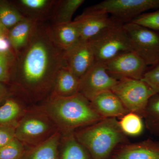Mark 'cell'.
<instances>
[{
  "label": "cell",
  "instance_id": "cell-1",
  "mask_svg": "<svg viewBox=\"0 0 159 159\" xmlns=\"http://www.w3.org/2000/svg\"><path fill=\"white\" fill-rule=\"evenodd\" d=\"M64 54L51 36L49 24L39 23L30 42L16 54L11 80L22 99L37 105L50 97L57 73L64 66Z\"/></svg>",
  "mask_w": 159,
  "mask_h": 159
},
{
  "label": "cell",
  "instance_id": "cell-2",
  "mask_svg": "<svg viewBox=\"0 0 159 159\" xmlns=\"http://www.w3.org/2000/svg\"><path fill=\"white\" fill-rule=\"evenodd\" d=\"M37 106L62 134L74 133L104 119L94 109L90 101L80 93L68 97H50Z\"/></svg>",
  "mask_w": 159,
  "mask_h": 159
},
{
  "label": "cell",
  "instance_id": "cell-3",
  "mask_svg": "<svg viewBox=\"0 0 159 159\" xmlns=\"http://www.w3.org/2000/svg\"><path fill=\"white\" fill-rule=\"evenodd\" d=\"M74 134L93 159H108L118 146L128 142L115 118H104L77 129Z\"/></svg>",
  "mask_w": 159,
  "mask_h": 159
},
{
  "label": "cell",
  "instance_id": "cell-4",
  "mask_svg": "<svg viewBox=\"0 0 159 159\" xmlns=\"http://www.w3.org/2000/svg\"><path fill=\"white\" fill-rule=\"evenodd\" d=\"M58 131L50 117L37 105H32L16 125V138L29 148L45 142Z\"/></svg>",
  "mask_w": 159,
  "mask_h": 159
},
{
  "label": "cell",
  "instance_id": "cell-5",
  "mask_svg": "<svg viewBox=\"0 0 159 159\" xmlns=\"http://www.w3.org/2000/svg\"><path fill=\"white\" fill-rule=\"evenodd\" d=\"M124 25L119 22L89 41L96 62L106 63L119 55L133 51Z\"/></svg>",
  "mask_w": 159,
  "mask_h": 159
},
{
  "label": "cell",
  "instance_id": "cell-6",
  "mask_svg": "<svg viewBox=\"0 0 159 159\" xmlns=\"http://www.w3.org/2000/svg\"><path fill=\"white\" fill-rule=\"evenodd\" d=\"M129 112L142 117L149 99L155 94L153 90L142 80L123 78L111 89Z\"/></svg>",
  "mask_w": 159,
  "mask_h": 159
},
{
  "label": "cell",
  "instance_id": "cell-7",
  "mask_svg": "<svg viewBox=\"0 0 159 159\" xmlns=\"http://www.w3.org/2000/svg\"><path fill=\"white\" fill-rule=\"evenodd\" d=\"M133 51L145 61L153 66L159 62V33L132 22L124 24Z\"/></svg>",
  "mask_w": 159,
  "mask_h": 159
},
{
  "label": "cell",
  "instance_id": "cell-8",
  "mask_svg": "<svg viewBox=\"0 0 159 159\" xmlns=\"http://www.w3.org/2000/svg\"><path fill=\"white\" fill-rule=\"evenodd\" d=\"M88 8L111 14L125 24L147 10L159 9V0H105Z\"/></svg>",
  "mask_w": 159,
  "mask_h": 159
},
{
  "label": "cell",
  "instance_id": "cell-9",
  "mask_svg": "<svg viewBox=\"0 0 159 159\" xmlns=\"http://www.w3.org/2000/svg\"><path fill=\"white\" fill-rule=\"evenodd\" d=\"M118 81L107 73L105 63L96 62L80 80L79 93L90 101L100 93L111 90Z\"/></svg>",
  "mask_w": 159,
  "mask_h": 159
},
{
  "label": "cell",
  "instance_id": "cell-10",
  "mask_svg": "<svg viewBox=\"0 0 159 159\" xmlns=\"http://www.w3.org/2000/svg\"><path fill=\"white\" fill-rule=\"evenodd\" d=\"M107 71L119 80L123 78L142 80L148 66L134 51L119 55L106 63Z\"/></svg>",
  "mask_w": 159,
  "mask_h": 159
},
{
  "label": "cell",
  "instance_id": "cell-11",
  "mask_svg": "<svg viewBox=\"0 0 159 159\" xmlns=\"http://www.w3.org/2000/svg\"><path fill=\"white\" fill-rule=\"evenodd\" d=\"M74 21L78 25L81 39L86 41L91 40L119 22L104 11L92 10L89 8Z\"/></svg>",
  "mask_w": 159,
  "mask_h": 159
},
{
  "label": "cell",
  "instance_id": "cell-12",
  "mask_svg": "<svg viewBox=\"0 0 159 159\" xmlns=\"http://www.w3.org/2000/svg\"><path fill=\"white\" fill-rule=\"evenodd\" d=\"M64 62L65 66L80 80L96 62L90 42L80 39L75 45L64 51Z\"/></svg>",
  "mask_w": 159,
  "mask_h": 159
},
{
  "label": "cell",
  "instance_id": "cell-13",
  "mask_svg": "<svg viewBox=\"0 0 159 159\" xmlns=\"http://www.w3.org/2000/svg\"><path fill=\"white\" fill-rule=\"evenodd\" d=\"M111 159H159V142L148 139L119 146Z\"/></svg>",
  "mask_w": 159,
  "mask_h": 159
},
{
  "label": "cell",
  "instance_id": "cell-14",
  "mask_svg": "<svg viewBox=\"0 0 159 159\" xmlns=\"http://www.w3.org/2000/svg\"><path fill=\"white\" fill-rule=\"evenodd\" d=\"M90 102L94 109L103 118H121L129 112L111 90L100 93Z\"/></svg>",
  "mask_w": 159,
  "mask_h": 159
},
{
  "label": "cell",
  "instance_id": "cell-15",
  "mask_svg": "<svg viewBox=\"0 0 159 159\" xmlns=\"http://www.w3.org/2000/svg\"><path fill=\"white\" fill-rule=\"evenodd\" d=\"M55 0H19L15 6L24 17L38 23L49 20Z\"/></svg>",
  "mask_w": 159,
  "mask_h": 159
},
{
  "label": "cell",
  "instance_id": "cell-16",
  "mask_svg": "<svg viewBox=\"0 0 159 159\" xmlns=\"http://www.w3.org/2000/svg\"><path fill=\"white\" fill-rule=\"evenodd\" d=\"M39 23L25 19L9 29L8 39L15 54L20 52L30 42Z\"/></svg>",
  "mask_w": 159,
  "mask_h": 159
},
{
  "label": "cell",
  "instance_id": "cell-17",
  "mask_svg": "<svg viewBox=\"0 0 159 159\" xmlns=\"http://www.w3.org/2000/svg\"><path fill=\"white\" fill-rule=\"evenodd\" d=\"M49 25L54 42L64 51H67L81 39L78 25L75 21L66 24Z\"/></svg>",
  "mask_w": 159,
  "mask_h": 159
},
{
  "label": "cell",
  "instance_id": "cell-18",
  "mask_svg": "<svg viewBox=\"0 0 159 159\" xmlns=\"http://www.w3.org/2000/svg\"><path fill=\"white\" fill-rule=\"evenodd\" d=\"M79 86L80 79L63 66L57 73L50 97H72L79 93Z\"/></svg>",
  "mask_w": 159,
  "mask_h": 159
},
{
  "label": "cell",
  "instance_id": "cell-19",
  "mask_svg": "<svg viewBox=\"0 0 159 159\" xmlns=\"http://www.w3.org/2000/svg\"><path fill=\"white\" fill-rule=\"evenodd\" d=\"M61 134L58 147L59 159H93L74 133Z\"/></svg>",
  "mask_w": 159,
  "mask_h": 159
},
{
  "label": "cell",
  "instance_id": "cell-20",
  "mask_svg": "<svg viewBox=\"0 0 159 159\" xmlns=\"http://www.w3.org/2000/svg\"><path fill=\"white\" fill-rule=\"evenodd\" d=\"M61 134L57 132L41 144L29 147L20 159H59L58 147Z\"/></svg>",
  "mask_w": 159,
  "mask_h": 159
},
{
  "label": "cell",
  "instance_id": "cell-21",
  "mask_svg": "<svg viewBox=\"0 0 159 159\" xmlns=\"http://www.w3.org/2000/svg\"><path fill=\"white\" fill-rule=\"evenodd\" d=\"M27 102L7 98L0 106V125H17L29 107Z\"/></svg>",
  "mask_w": 159,
  "mask_h": 159
},
{
  "label": "cell",
  "instance_id": "cell-22",
  "mask_svg": "<svg viewBox=\"0 0 159 159\" xmlns=\"http://www.w3.org/2000/svg\"><path fill=\"white\" fill-rule=\"evenodd\" d=\"M84 2V0H55L49 18L50 24L71 22L73 15Z\"/></svg>",
  "mask_w": 159,
  "mask_h": 159
},
{
  "label": "cell",
  "instance_id": "cell-23",
  "mask_svg": "<svg viewBox=\"0 0 159 159\" xmlns=\"http://www.w3.org/2000/svg\"><path fill=\"white\" fill-rule=\"evenodd\" d=\"M142 118L146 128L152 134L159 136V93L149 99Z\"/></svg>",
  "mask_w": 159,
  "mask_h": 159
},
{
  "label": "cell",
  "instance_id": "cell-24",
  "mask_svg": "<svg viewBox=\"0 0 159 159\" xmlns=\"http://www.w3.org/2000/svg\"><path fill=\"white\" fill-rule=\"evenodd\" d=\"M25 19L13 3L0 0V21L8 30Z\"/></svg>",
  "mask_w": 159,
  "mask_h": 159
},
{
  "label": "cell",
  "instance_id": "cell-25",
  "mask_svg": "<svg viewBox=\"0 0 159 159\" xmlns=\"http://www.w3.org/2000/svg\"><path fill=\"white\" fill-rule=\"evenodd\" d=\"M120 128L126 136H138L142 134L144 124L142 117L135 113L129 112L119 121Z\"/></svg>",
  "mask_w": 159,
  "mask_h": 159
},
{
  "label": "cell",
  "instance_id": "cell-26",
  "mask_svg": "<svg viewBox=\"0 0 159 159\" xmlns=\"http://www.w3.org/2000/svg\"><path fill=\"white\" fill-rule=\"evenodd\" d=\"M15 60L13 51L0 50V82L7 83L11 81Z\"/></svg>",
  "mask_w": 159,
  "mask_h": 159
},
{
  "label": "cell",
  "instance_id": "cell-27",
  "mask_svg": "<svg viewBox=\"0 0 159 159\" xmlns=\"http://www.w3.org/2000/svg\"><path fill=\"white\" fill-rule=\"evenodd\" d=\"M25 147L15 138L0 148V159H20L25 151Z\"/></svg>",
  "mask_w": 159,
  "mask_h": 159
},
{
  "label": "cell",
  "instance_id": "cell-28",
  "mask_svg": "<svg viewBox=\"0 0 159 159\" xmlns=\"http://www.w3.org/2000/svg\"><path fill=\"white\" fill-rule=\"evenodd\" d=\"M130 22L143 26L154 31H159V9L148 13H143Z\"/></svg>",
  "mask_w": 159,
  "mask_h": 159
},
{
  "label": "cell",
  "instance_id": "cell-29",
  "mask_svg": "<svg viewBox=\"0 0 159 159\" xmlns=\"http://www.w3.org/2000/svg\"><path fill=\"white\" fill-rule=\"evenodd\" d=\"M142 80L148 84L156 93H159V62L148 68Z\"/></svg>",
  "mask_w": 159,
  "mask_h": 159
},
{
  "label": "cell",
  "instance_id": "cell-30",
  "mask_svg": "<svg viewBox=\"0 0 159 159\" xmlns=\"http://www.w3.org/2000/svg\"><path fill=\"white\" fill-rule=\"evenodd\" d=\"M16 125H0V148L16 138Z\"/></svg>",
  "mask_w": 159,
  "mask_h": 159
},
{
  "label": "cell",
  "instance_id": "cell-31",
  "mask_svg": "<svg viewBox=\"0 0 159 159\" xmlns=\"http://www.w3.org/2000/svg\"><path fill=\"white\" fill-rule=\"evenodd\" d=\"M9 95V92L8 89L4 84L0 82V104L5 100Z\"/></svg>",
  "mask_w": 159,
  "mask_h": 159
},
{
  "label": "cell",
  "instance_id": "cell-32",
  "mask_svg": "<svg viewBox=\"0 0 159 159\" xmlns=\"http://www.w3.org/2000/svg\"><path fill=\"white\" fill-rule=\"evenodd\" d=\"M9 30L5 27L0 21V40L8 39Z\"/></svg>",
  "mask_w": 159,
  "mask_h": 159
}]
</instances>
